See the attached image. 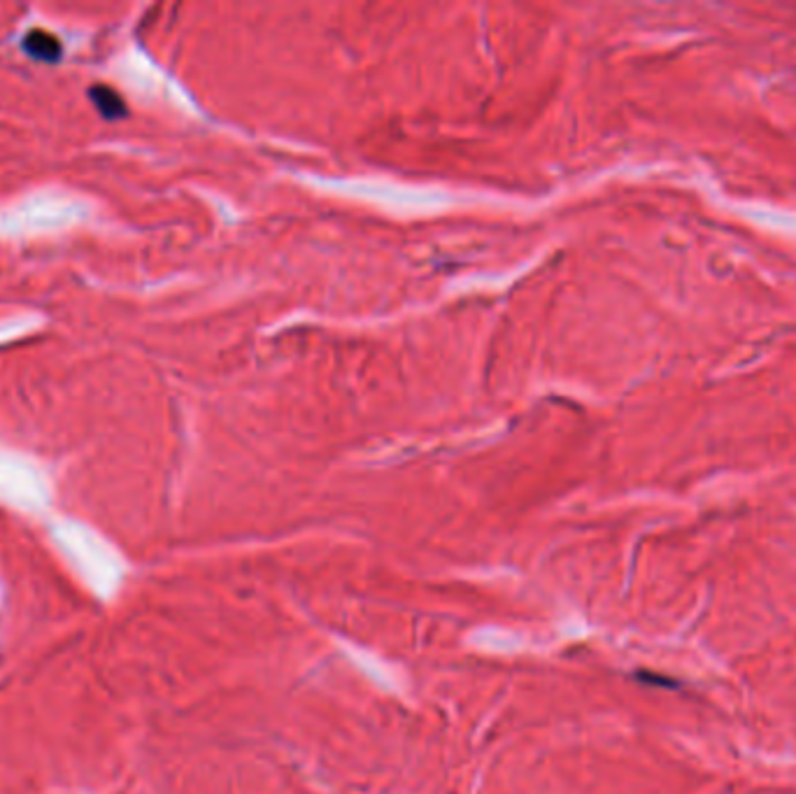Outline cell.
<instances>
[{"label":"cell","instance_id":"6da1fadb","mask_svg":"<svg viewBox=\"0 0 796 794\" xmlns=\"http://www.w3.org/2000/svg\"><path fill=\"white\" fill-rule=\"evenodd\" d=\"M22 50L31 59H38V61L44 63H56L63 54V44L59 42L56 35L47 33V31H28L22 42Z\"/></svg>","mask_w":796,"mask_h":794},{"label":"cell","instance_id":"7a4b0ae2","mask_svg":"<svg viewBox=\"0 0 796 794\" xmlns=\"http://www.w3.org/2000/svg\"><path fill=\"white\" fill-rule=\"evenodd\" d=\"M88 98L94 100V105L98 107V112L106 119L115 122V119H124L126 117V103L122 100V96L116 94L115 89L103 87V84H96V87L88 89Z\"/></svg>","mask_w":796,"mask_h":794}]
</instances>
